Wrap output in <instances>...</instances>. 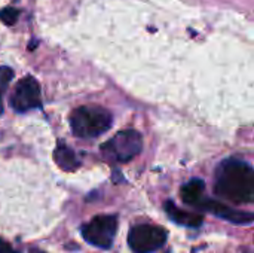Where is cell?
<instances>
[{
    "mask_svg": "<svg viewBox=\"0 0 254 253\" xmlns=\"http://www.w3.org/2000/svg\"><path fill=\"white\" fill-rule=\"evenodd\" d=\"M214 191L234 204H252L254 201L253 167L238 158L222 161L216 170Z\"/></svg>",
    "mask_w": 254,
    "mask_h": 253,
    "instance_id": "cell-1",
    "label": "cell"
},
{
    "mask_svg": "<svg viewBox=\"0 0 254 253\" xmlns=\"http://www.w3.org/2000/svg\"><path fill=\"white\" fill-rule=\"evenodd\" d=\"M112 113L98 106H80L70 115V127L76 137L94 139L112 127Z\"/></svg>",
    "mask_w": 254,
    "mask_h": 253,
    "instance_id": "cell-2",
    "label": "cell"
},
{
    "mask_svg": "<svg viewBox=\"0 0 254 253\" xmlns=\"http://www.w3.org/2000/svg\"><path fill=\"white\" fill-rule=\"evenodd\" d=\"M141 149V134L135 130H122L100 148V154L103 160L110 164H124L135 158Z\"/></svg>",
    "mask_w": 254,
    "mask_h": 253,
    "instance_id": "cell-3",
    "label": "cell"
},
{
    "mask_svg": "<svg viewBox=\"0 0 254 253\" xmlns=\"http://www.w3.org/2000/svg\"><path fill=\"white\" fill-rule=\"evenodd\" d=\"M167 231L162 227L140 224L129 230L128 245L134 253L158 252L167 242Z\"/></svg>",
    "mask_w": 254,
    "mask_h": 253,
    "instance_id": "cell-4",
    "label": "cell"
},
{
    "mask_svg": "<svg viewBox=\"0 0 254 253\" xmlns=\"http://www.w3.org/2000/svg\"><path fill=\"white\" fill-rule=\"evenodd\" d=\"M118 231V218L113 215H101L92 218L82 227V237L95 248L109 249L113 245Z\"/></svg>",
    "mask_w": 254,
    "mask_h": 253,
    "instance_id": "cell-5",
    "label": "cell"
},
{
    "mask_svg": "<svg viewBox=\"0 0 254 253\" xmlns=\"http://www.w3.org/2000/svg\"><path fill=\"white\" fill-rule=\"evenodd\" d=\"M10 106L18 113L42 107L40 85L33 76H25L16 84L10 97Z\"/></svg>",
    "mask_w": 254,
    "mask_h": 253,
    "instance_id": "cell-6",
    "label": "cell"
},
{
    "mask_svg": "<svg viewBox=\"0 0 254 253\" xmlns=\"http://www.w3.org/2000/svg\"><path fill=\"white\" fill-rule=\"evenodd\" d=\"M199 209L202 210H207L228 222H232L235 225H252L254 221L253 213L250 212H241V210H237V209H232L226 204H222L219 201H214V200H205V201H199L198 206Z\"/></svg>",
    "mask_w": 254,
    "mask_h": 253,
    "instance_id": "cell-7",
    "label": "cell"
},
{
    "mask_svg": "<svg viewBox=\"0 0 254 253\" xmlns=\"http://www.w3.org/2000/svg\"><path fill=\"white\" fill-rule=\"evenodd\" d=\"M164 209H165L168 218L173 222H176L177 225H183V227H189V228H198L204 222V218L201 215L185 212V210L179 209L173 201H165Z\"/></svg>",
    "mask_w": 254,
    "mask_h": 253,
    "instance_id": "cell-8",
    "label": "cell"
},
{
    "mask_svg": "<svg viewBox=\"0 0 254 253\" xmlns=\"http://www.w3.org/2000/svg\"><path fill=\"white\" fill-rule=\"evenodd\" d=\"M54 160H55V164L64 171H73L80 167V161L77 155L63 140H58V145L54 151Z\"/></svg>",
    "mask_w": 254,
    "mask_h": 253,
    "instance_id": "cell-9",
    "label": "cell"
},
{
    "mask_svg": "<svg viewBox=\"0 0 254 253\" xmlns=\"http://www.w3.org/2000/svg\"><path fill=\"white\" fill-rule=\"evenodd\" d=\"M205 189V183L201 179H192L180 189V197L183 203L189 206H198V203L202 198V192Z\"/></svg>",
    "mask_w": 254,
    "mask_h": 253,
    "instance_id": "cell-10",
    "label": "cell"
},
{
    "mask_svg": "<svg viewBox=\"0 0 254 253\" xmlns=\"http://www.w3.org/2000/svg\"><path fill=\"white\" fill-rule=\"evenodd\" d=\"M12 79H13V70L6 66H0V115L3 112V94L6 92Z\"/></svg>",
    "mask_w": 254,
    "mask_h": 253,
    "instance_id": "cell-11",
    "label": "cell"
},
{
    "mask_svg": "<svg viewBox=\"0 0 254 253\" xmlns=\"http://www.w3.org/2000/svg\"><path fill=\"white\" fill-rule=\"evenodd\" d=\"M18 15H19V10L15 9V7H3L0 10V19L6 24V25H12L13 22H16L18 19Z\"/></svg>",
    "mask_w": 254,
    "mask_h": 253,
    "instance_id": "cell-12",
    "label": "cell"
},
{
    "mask_svg": "<svg viewBox=\"0 0 254 253\" xmlns=\"http://www.w3.org/2000/svg\"><path fill=\"white\" fill-rule=\"evenodd\" d=\"M0 253H19L18 251H15L9 243H6L4 240L0 239Z\"/></svg>",
    "mask_w": 254,
    "mask_h": 253,
    "instance_id": "cell-13",
    "label": "cell"
}]
</instances>
